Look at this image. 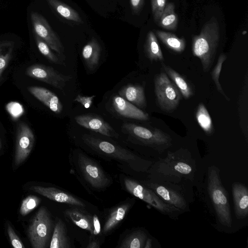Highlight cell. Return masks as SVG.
Masks as SVG:
<instances>
[{
	"mask_svg": "<svg viewBox=\"0 0 248 248\" xmlns=\"http://www.w3.org/2000/svg\"><path fill=\"white\" fill-rule=\"evenodd\" d=\"M219 38V25L212 16L204 24L200 33L192 39L193 55L200 60L204 72L210 70L214 62Z\"/></svg>",
	"mask_w": 248,
	"mask_h": 248,
	"instance_id": "6da1fadb",
	"label": "cell"
},
{
	"mask_svg": "<svg viewBox=\"0 0 248 248\" xmlns=\"http://www.w3.org/2000/svg\"><path fill=\"white\" fill-rule=\"evenodd\" d=\"M82 139L99 154L124 162L134 170H141L143 160L131 152L91 135L84 134Z\"/></svg>",
	"mask_w": 248,
	"mask_h": 248,
	"instance_id": "7a4b0ae2",
	"label": "cell"
},
{
	"mask_svg": "<svg viewBox=\"0 0 248 248\" xmlns=\"http://www.w3.org/2000/svg\"><path fill=\"white\" fill-rule=\"evenodd\" d=\"M208 191L220 222L225 226L231 227L232 219L230 204L219 172L215 167L208 170Z\"/></svg>",
	"mask_w": 248,
	"mask_h": 248,
	"instance_id": "3957f363",
	"label": "cell"
},
{
	"mask_svg": "<svg viewBox=\"0 0 248 248\" xmlns=\"http://www.w3.org/2000/svg\"><path fill=\"white\" fill-rule=\"evenodd\" d=\"M123 128L139 143L155 149L170 146L172 140L167 133L155 127H148L135 124L125 123Z\"/></svg>",
	"mask_w": 248,
	"mask_h": 248,
	"instance_id": "277c9868",
	"label": "cell"
},
{
	"mask_svg": "<svg viewBox=\"0 0 248 248\" xmlns=\"http://www.w3.org/2000/svg\"><path fill=\"white\" fill-rule=\"evenodd\" d=\"M154 86L160 108L169 113L175 109L179 104L181 94L165 73L161 72L155 76Z\"/></svg>",
	"mask_w": 248,
	"mask_h": 248,
	"instance_id": "5b68a950",
	"label": "cell"
},
{
	"mask_svg": "<svg viewBox=\"0 0 248 248\" xmlns=\"http://www.w3.org/2000/svg\"><path fill=\"white\" fill-rule=\"evenodd\" d=\"M53 221L47 209L41 207L29 226L28 233L33 248H45L50 239Z\"/></svg>",
	"mask_w": 248,
	"mask_h": 248,
	"instance_id": "8992f818",
	"label": "cell"
},
{
	"mask_svg": "<svg viewBox=\"0 0 248 248\" xmlns=\"http://www.w3.org/2000/svg\"><path fill=\"white\" fill-rule=\"evenodd\" d=\"M124 186L130 194L146 202L160 213L170 217L178 213L175 207L165 202L151 189L130 178L124 179Z\"/></svg>",
	"mask_w": 248,
	"mask_h": 248,
	"instance_id": "52a82bcc",
	"label": "cell"
},
{
	"mask_svg": "<svg viewBox=\"0 0 248 248\" xmlns=\"http://www.w3.org/2000/svg\"><path fill=\"white\" fill-rule=\"evenodd\" d=\"M78 168L84 179L93 187L102 189L110 184V179L93 160L82 153L78 155Z\"/></svg>",
	"mask_w": 248,
	"mask_h": 248,
	"instance_id": "ba28073f",
	"label": "cell"
},
{
	"mask_svg": "<svg viewBox=\"0 0 248 248\" xmlns=\"http://www.w3.org/2000/svg\"><path fill=\"white\" fill-rule=\"evenodd\" d=\"M26 74L30 77L61 90H63L66 82L72 78L71 76L63 75L53 67L40 64H33L28 67Z\"/></svg>",
	"mask_w": 248,
	"mask_h": 248,
	"instance_id": "9c48e42d",
	"label": "cell"
},
{
	"mask_svg": "<svg viewBox=\"0 0 248 248\" xmlns=\"http://www.w3.org/2000/svg\"><path fill=\"white\" fill-rule=\"evenodd\" d=\"M31 18L35 34L45 41L51 49L59 54L62 53V43L46 19L36 12L31 13Z\"/></svg>",
	"mask_w": 248,
	"mask_h": 248,
	"instance_id": "30bf717a",
	"label": "cell"
},
{
	"mask_svg": "<svg viewBox=\"0 0 248 248\" xmlns=\"http://www.w3.org/2000/svg\"><path fill=\"white\" fill-rule=\"evenodd\" d=\"M34 142V136L31 129L25 123H20L17 128L15 164H21L30 155Z\"/></svg>",
	"mask_w": 248,
	"mask_h": 248,
	"instance_id": "8fae6325",
	"label": "cell"
},
{
	"mask_svg": "<svg viewBox=\"0 0 248 248\" xmlns=\"http://www.w3.org/2000/svg\"><path fill=\"white\" fill-rule=\"evenodd\" d=\"M76 123L87 129L99 133L102 135L118 138V134L112 126L101 117L92 113H86L76 116Z\"/></svg>",
	"mask_w": 248,
	"mask_h": 248,
	"instance_id": "7c38bea8",
	"label": "cell"
},
{
	"mask_svg": "<svg viewBox=\"0 0 248 248\" xmlns=\"http://www.w3.org/2000/svg\"><path fill=\"white\" fill-rule=\"evenodd\" d=\"M112 106L115 111L124 117L141 121H146L149 119L148 113L119 95L112 97Z\"/></svg>",
	"mask_w": 248,
	"mask_h": 248,
	"instance_id": "4fadbf2b",
	"label": "cell"
},
{
	"mask_svg": "<svg viewBox=\"0 0 248 248\" xmlns=\"http://www.w3.org/2000/svg\"><path fill=\"white\" fill-rule=\"evenodd\" d=\"M31 189L33 191L56 202L85 207V203L78 199L56 188L34 186Z\"/></svg>",
	"mask_w": 248,
	"mask_h": 248,
	"instance_id": "5bb4252c",
	"label": "cell"
},
{
	"mask_svg": "<svg viewBox=\"0 0 248 248\" xmlns=\"http://www.w3.org/2000/svg\"><path fill=\"white\" fill-rule=\"evenodd\" d=\"M29 92L55 113H61L62 104L58 96L50 90L41 87H29Z\"/></svg>",
	"mask_w": 248,
	"mask_h": 248,
	"instance_id": "9a60e30c",
	"label": "cell"
},
{
	"mask_svg": "<svg viewBox=\"0 0 248 248\" xmlns=\"http://www.w3.org/2000/svg\"><path fill=\"white\" fill-rule=\"evenodd\" d=\"M147 185L167 203L181 210L186 208L187 204L184 199L174 190L154 183L147 184Z\"/></svg>",
	"mask_w": 248,
	"mask_h": 248,
	"instance_id": "2e32d148",
	"label": "cell"
},
{
	"mask_svg": "<svg viewBox=\"0 0 248 248\" xmlns=\"http://www.w3.org/2000/svg\"><path fill=\"white\" fill-rule=\"evenodd\" d=\"M234 210L238 218H244L248 215V190L242 184L235 183L232 189Z\"/></svg>",
	"mask_w": 248,
	"mask_h": 248,
	"instance_id": "e0dca14e",
	"label": "cell"
},
{
	"mask_svg": "<svg viewBox=\"0 0 248 248\" xmlns=\"http://www.w3.org/2000/svg\"><path fill=\"white\" fill-rule=\"evenodd\" d=\"M120 96L138 107L145 108L146 100L143 87L138 85L128 84L118 92Z\"/></svg>",
	"mask_w": 248,
	"mask_h": 248,
	"instance_id": "ac0fdd59",
	"label": "cell"
},
{
	"mask_svg": "<svg viewBox=\"0 0 248 248\" xmlns=\"http://www.w3.org/2000/svg\"><path fill=\"white\" fill-rule=\"evenodd\" d=\"M161 65L167 75L171 79L185 99H187L193 95L192 87L184 76L164 63H162Z\"/></svg>",
	"mask_w": 248,
	"mask_h": 248,
	"instance_id": "d6986e66",
	"label": "cell"
},
{
	"mask_svg": "<svg viewBox=\"0 0 248 248\" xmlns=\"http://www.w3.org/2000/svg\"><path fill=\"white\" fill-rule=\"evenodd\" d=\"M81 54L88 68L94 69L98 65L101 55V47L97 41L94 38L90 41L83 47Z\"/></svg>",
	"mask_w": 248,
	"mask_h": 248,
	"instance_id": "ffe728a7",
	"label": "cell"
},
{
	"mask_svg": "<svg viewBox=\"0 0 248 248\" xmlns=\"http://www.w3.org/2000/svg\"><path fill=\"white\" fill-rule=\"evenodd\" d=\"M71 247L65 224L62 220L57 217L51 238L49 248H70Z\"/></svg>",
	"mask_w": 248,
	"mask_h": 248,
	"instance_id": "44dd1931",
	"label": "cell"
},
{
	"mask_svg": "<svg viewBox=\"0 0 248 248\" xmlns=\"http://www.w3.org/2000/svg\"><path fill=\"white\" fill-rule=\"evenodd\" d=\"M65 215L77 226L93 233V217L78 208H70L65 211Z\"/></svg>",
	"mask_w": 248,
	"mask_h": 248,
	"instance_id": "7402d4cb",
	"label": "cell"
},
{
	"mask_svg": "<svg viewBox=\"0 0 248 248\" xmlns=\"http://www.w3.org/2000/svg\"><path fill=\"white\" fill-rule=\"evenodd\" d=\"M130 207L129 203H124L113 208L105 221L103 232L107 233L113 230L123 220Z\"/></svg>",
	"mask_w": 248,
	"mask_h": 248,
	"instance_id": "603a6c76",
	"label": "cell"
},
{
	"mask_svg": "<svg viewBox=\"0 0 248 248\" xmlns=\"http://www.w3.org/2000/svg\"><path fill=\"white\" fill-rule=\"evenodd\" d=\"M144 52L146 57L151 61H163L164 56L159 43L154 32L150 31L147 34Z\"/></svg>",
	"mask_w": 248,
	"mask_h": 248,
	"instance_id": "cb8c5ba5",
	"label": "cell"
},
{
	"mask_svg": "<svg viewBox=\"0 0 248 248\" xmlns=\"http://www.w3.org/2000/svg\"><path fill=\"white\" fill-rule=\"evenodd\" d=\"M155 33L161 42L172 51L181 53L185 50L186 42L183 38H179L173 33L159 30L156 31Z\"/></svg>",
	"mask_w": 248,
	"mask_h": 248,
	"instance_id": "d4e9b609",
	"label": "cell"
},
{
	"mask_svg": "<svg viewBox=\"0 0 248 248\" xmlns=\"http://www.w3.org/2000/svg\"><path fill=\"white\" fill-rule=\"evenodd\" d=\"M178 20V16L175 11V5L170 2L166 4L157 23L163 29L174 31L177 28Z\"/></svg>",
	"mask_w": 248,
	"mask_h": 248,
	"instance_id": "484cf974",
	"label": "cell"
},
{
	"mask_svg": "<svg viewBox=\"0 0 248 248\" xmlns=\"http://www.w3.org/2000/svg\"><path fill=\"white\" fill-rule=\"evenodd\" d=\"M49 5L63 18L77 23L82 21L78 13L66 4L59 0H46Z\"/></svg>",
	"mask_w": 248,
	"mask_h": 248,
	"instance_id": "4316f807",
	"label": "cell"
},
{
	"mask_svg": "<svg viewBox=\"0 0 248 248\" xmlns=\"http://www.w3.org/2000/svg\"><path fill=\"white\" fill-rule=\"evenodd\" d=\"M197 121L201 128L207 134L213 133L214 125L210 115L204 104L200 103L196 112Z\"/></svg>",
	"mask_w": 248,
	"mask_h": 248,
	"instance_id": "83f0119b",
	"label": "cell"
},
{
	"mask_svg": "<svg viewBox=\"0 0 248 248\" xmlns=\"http://www.w3.org/2000/svg\"><path fill=\"white\" fill-rule=\"evenodd\" d=\"M147 236L141 231H136L128 234L121 242L119 248H142L144 247Z\"/></svg>",
	"mask_w": 248,
	"mask_h": 248,
	"instance_id": "f1b7e54d",
	"label": "cell"
},
{
	"mask_svg": "<svg viewBox=\"0 0 248 248\" xmlns=\"http://www.w3.org/2000/svg\"><path fill=\"white\" fill-rule=\"evenodd\" d=\"M14 43L11 41L0 42V78L12 57Z\"/></svg>",
	"mask_w": 248,
	"mask_h": 248,
	"instance_id": "f546056e",
	"label": "cell"
},
{
	"mask_svg": "<svg viewBox=\"0 0 248 248\" xmlns=\"http://www.w3.org/2000/svg\"><path fill=\"white\" fill-rule=\"evenodd\" d=\"M226 59L227 55L225 54L221 53L220 54L218 58L217 62L212 70L211 76L213 80L214 81L216 86L217 90L222 94L228 101H229V98L225 93L219 81V77L222 69V66Z\"/></svg>",
	"mask_w": 248,
	"mask_h": 248,
	"instance_id": "4dcf8cb0",
	"label": "cell"
},
{
	"mask_svg": "<svg viewBox=\"0 0 248 248\" xmlns=\"http://www.w3.org/2000/svg\"><path fill=\"white\" fill-rule=\"evenodd\" d=\"M35 38L37 46L40 53L50 61L59 63V59L51 51L50 47L47 44L36 34H35Z\"/></svg>",
	"mask_w": 248,
	"mask_h": 248,
	"instance_id": "1f68e13d",
	"label": "cell"
},
{
	"mask_svg": "<svg viewBox=\"0 0 248 248\" xmlns=\"http://www.w3.org/2000/svg\"><path fill=\"white\" fill-rule=\"evenodd\" d=\"M40 202V199L35 196H28L23 200L20 208V213L23 216H26L35 208Z\"/></svg>",
	"mask_w": 248,
	"mask_h": 248,
	"instance_id": "d6a6232c",
	"label": "cell"
},
{
	"mask_svg": "<svg viewBox=\"0 0 248 248\" xmlns=\"http://www.w3.org/2000/svg\"><path fill=\"white\" fill-rule=\"evenodd\" d=\"M6 109L14 119H17L23 115L24 112L22 105L17 102H10L6 106Z\"/></svg>",
	"mask_w": 248,
	"mask_h": 248,
	"instance_id": "836d02e7",
	"label": "cell"
},
{
	"mask_svg": "<svg viewBox=\"0 0 248 248\" xmlns=\"http://www.w3.org/2000/svg\"><path fill=\"white\" fill-rule=\"evenodd\" d=\"M167 0H151L152 11L154 20H159L167 4Z\"/></svg>",
	"mask_w": 248,
	"mask_h": 248,
	"instance_id": "e575fe53",
	"label": "cell"
},
{
	"mask_svg": "<svg viewBox=\"0 0 248 248\" xmlns=\"http://www.w3.org/2000/svg\"><path fill=\"white\" fill-rule=\"evenodd\" d=\"M8 234L12 245L15 248H24L23 243L10 225L7 228Z\"/></svg>",
	"mask_w": 248,
	"mask_h": 248,
	"instance_id": "d590c367",
	"label": "cell"
},
{
	"mask_svg": "<svg viewBox=\"0 0 248 248\" xmlns=\"http://www.w3.org/2000/svg\"><path fill=\"white\" fill-rule=\"evenodd\" d=\"M95 97V95L84 96L78 94L74 99V101L81 104L85 108H88L92 105Z\"/></svg>",
	"mask_w": 248,
	"mask_h": 248,
	"instance_id": "8d00e7d4",
	"label": "cell"
},
{
	"mask_svg": "<svg viewBox=\"0 0 248 248\" xmlns=\"http://www.w3.org/2000/svg\"><path fill=\"white\" fill-rule=\"evenodd\" d=\"M174 170L177 172L183 174H187L192 171L191 167L184 162H178L174 166Z\"/></svg>",
	"mask_w": 248,
	"mask_h": 248,
	"instance_id": "74e56055",
	"label": "cell"
},
{
	"mask_svg": "<svg viewBox=\"0 0 248 248\" xmlns=\"http://www.w3.org/2000/svg\"><path fill=\"white\" fill-rule=\"evenodd\" d=\"M144 0H130V6L132 12L137 14L141 9Z\"/></svg>",
	"mask_w": 248,
	"mask_h": 248,
	"instance_id": "f35d334b",
	"label": "cell"
},
{
	"mask_svg": "<svg viewBox=\"0 0 248 248\" xmlns=\"http://www.w3.org/2000/svg\"><path fill=\"white\" fill-rule=\"evenodd\" d=\"M93 233L94 234H97L99 233L100 231V225L98 217L96 215L93 217Z\"/></svg>",
	"mask_w": 248,
	"mask_h": 248,
	"instance_id": "ab89813d",
	"label": "cell"
},
{
	"mask_svg": "<svg viewBox=\"0 0 248 248\" xmlns=\"http://www.w3.org/2000/svg\"><path fill=\"white\" fill-rule=\"evenodd\" d=\"M87 248H99L100 245L99 242L96 240H90L88 245L87 246Z\"/></svg>",
	"mask_w": 248,
	"mask_h": 248,
	"instance_id": "60d3db41",
	"label": "cell"
},
{
	"mask_svg": "<svg viewBox=\"0 0 248 248\" xmlns=\"http://www.w3.org/2000/svg\"><path fill=\"white\" fill-rule=\"evenodd\" d=\"M152 247V240L148 238L145 242L144 248H151Z\"/></svg>",
	"mask_w": 248,
	"mask_h": 248,
	"instance_id": "b9f144b4",
	"label": "cell"
},
{
	"mask_svg": "<svg viewBox=\"0 0 248 248\" xmlns=\"http://www.w3.org/2000/svg\"><path fill=\"white\" fill-rule=\"evenodd\" d=\"M246 33H247V31H244L242 32V34H243V35H245Z\"/></svg>",
	"mask_w": 248,
	"mask_h": 248,
	"instance_id": "7bdbcfd3",
	"label": "cell"
},
{
	"mask_svg": "<svg viewBox=\"0 0 248 248\" xmlns=\"http://www.w3.org/2000/svg\"><path fill=\"white\" fill-rule=\"evenodd\" d=\"M1 141L0 140V149L1 148Z\"/></svg>",
	"mask_w": 248,
	"mask_h": 248,
	"instance_id": "ee69618b",
	"label": "cell"
}]
</instances>
